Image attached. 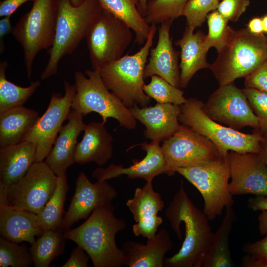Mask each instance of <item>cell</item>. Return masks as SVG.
I'll return each mask as SVG.
<instances>
[{
	"label": "cell",
	"instance_id": "cell-6",
	"mask_svg": "<svg viewBox=\"0 0 267 267\" xmlns=\"http://www.w3.org/2000/svg\"><path fill=\"white\" fill-rule=\"evenodd\" d=\"M204 104L196 98H186L179 106V123L207 138L221 155L231 151L240 153L260 152L264 135L259 131L254 130L252 134H246L223 126L207 115Z\"/></svg>",
	"mask_w": 267,
	"mask_h": 267
},
{
	"label": "cell",
	"instance_id": "cell-2",
	"mask_svg": "<svg viewBox=\"0 0 267 267\" xmlns=\"http://www.w3.org/2000/svg\"><path fill=\"white\" fill-rule=\"evenodd\" d=\"M112 203L98 208L80 226L63 233L88 254L94 267H121L125 259L116 243L117 233L125 229V220L117 218Z\"/></svg>",
	"mask_w": 267,
	"mask_h": 267
},
{
	"label": "cell",
	"instance_id": "cell-19",
	"mask_svg": "<svg viewBox=\"0 0 267 267\" xmlns=\"http://www.w3.org/2000/svg\"><path fill=\"white\" fill-rule=\"evenodd\" d=\"M172 20L165 21L158 29V40L155 47L149 51L148 61L145 66L144 79L157 75L173 86L180 88V53L173 46L170 37Z\"/></svg>",
	"mask_w": 267,
	"mask_h": 267
},
{
	"label": "cell",
	"instance_id": "cell-35",
	"mask_svg": "<svg viewBox=\"0 0 267 267\" xmlns=\"http://www.w3.org/2000/svg\"><path fill=\"white\" fill-rule=\"evenodd\" d=\"M32 264V256L27 246L20 245L0 237V267H29Z\"/></svg>",
	"mask_w": 267,
	"mask_h": 267
},
{
	"label": "cell",
	"instance_id": "cell-41",
	"mask_svg": "<svg viewBox=\"0 0 267 267\" xmlns=\"http://www.w3.org/2000/svg\"><path fill=\"white\" fill-rule=\"evenodd\" d=\"M244 78L245 88L254 89L267 93V60Z\"/></svg>",
	"mask_w": 267,
	"mask_h": 267
},
{
	"label": "cell",
	"instance_id": "cell-24",
	"mask_svg": "<svg viewBox=\"0 0 267 267\" xmlns=\"http://www.w3.org/2000/svg\"><path fill=\"white\" fill-rule=\"evenodd\" d=\"M186 26L182 36L175 42L180 48L179 63L180 88H185L194 75L200 70L209 68L207 52L204 47L205 34L202 31Z\"/></svg>",
	"mask_w": 267,
	"mask_h": 267
},
{
	"label": "cell",
	"instance_id": "cell-43",
	"mask_svg": "<svg viewBox=\"0 0 267 267\" xmlns=\"http://www.w3.org/2000/svg\"><path fill=\"white\" fill-rule=\"evenodd\" d=\"M33 0H2L0 3V16H11L23 3Z\"/></svg>",
	"mask_w": 267,
	"mask_h": 267
},
{
	"label": "cell",
	"instance_id": "cell-7",
	"mask_svg": "<svg viewBox=\"0 0 267 267\" xmlns=\"http://www.w3.org/2000/svg\"><path fill=\"white\" fill-rule=\"evenodd\" d=\"M87 77L80 71L75 73L76 92L71 109L83 116L91 112L98 114L105 124L108 118H114L121 126L132 130L136 126V120L130 108L112 93L104 84L99 71L87 70Z\"/></svg>",
	"mask_w": 267,
	"mask_h": 267
},
{
	"label": "cell",
	"instance_id": "cell-5",
	"mask_svg": "<svg viewBox=\"0 0 267 267\" xmlns=\"http://www.w3.org/2000/svg\"><path fill=\"white\" fill-rule=\"evenodd\" d=\"M156 30V24H151L148 37L137 52L123 55L98 70L106 87L129 108L147 106L151 102L143 89L144 71Z\"/></svg>",
	"mask_w": 267,
	"mask_h": 267
},
{
	"label": "cell",
	"instance_id": "cell-39",
	"mask_svg": "<svg viewBox=\"0 0 267 267\" xmlns=\"http://www.w3.org/2000/svg\"><path fill=\"white\" fill-rule=\"evenodd\" d=\"M246 255L242 260L243 267H267V232L262 239L245 243L242 248Z\"/></svg>",
	"mask_w": 267,
	"mask_h": 267
},
{
	"label": "cell",
	"instance_id": "cell-1",
	"mask_svg": "<svg viewBox=\"0 0 267 267\" xmlns=\"http://www.w3.org/2000/svg\"><path fill=\"white\" fill-rule=\"evenodd\" d=\"M173 230L179 240L183 223L185 237L179 251L165 258V267H201L211 244L214 233L209 219L191 201L181 182L180 187L165 211Z\"/></svg>",
	"mask_w": 267,
	"mask_h": 267
},
{
	"label": "cell",
	"instance_id": "cell-12",
	"mask_svg": "<svg viewBox=\"0 0 267 267\" xmlns=\"http://www.w3.org/2000/svg\"><path fill=\"white\" fill-rule=\"evenodd\" d=\"M57 176L43 162H34L25 175L8 186L7 205L36 214L53 195Z\"/></svg>",
	"mask_w": 267,
	"mask_h": 267
},
{
	"label": "cell",
	"instance_id": "cell-20",
	"mask_svg": "<svg viewBox=\"0 0 267 267\" xmlns=\"http://www.w3.org/2000/svg\"><path fill=\"white\" fill-rule=\"evenodd\" d=\"M83 115L71 110L68 122L62 126L44 163L57 176L66 175L67 169L75 163L78 137L86 124Z\"/></svg>",
	"mask_w": 267,
	"mask_h": 267
},
{
	"label": "cell",
	"instance_id": "cell-31",
	"mask_svg": "<svg viewBox=\"0 0 267 267\" xmlns=\"http://www.w3.org/2000/svg\"><path fill=\"white\" fill-rule=\"evenodd\" d=\"M63 231L45 230L29 248L35 267H48L64 252L65 239Z\"/></svg>",
	"mask_w": 267,
	"mask_h": 267
},
{
	"label": "cell",
	"instance_id": "cell-9",
	"mask_svg": "<svg viewBox=\"0 0 267 267\" xmlns=\"http://www.w3.org/2000/svg\"><path fill=\"white\" fill-rule=\"evenodd\" d=\"M228 154L202 164L176 170L201 193L204 200L203 212L209 221L222 215L224 208L233 206L234 203L228 189Z\"/></svg>",
	"mask_w": 267,
	"mask_h": 267
},
{
	"label": "cell",
	"instance_id": "cell-32",
	"mask_svg": "<svg viewBox=\"0 0 267 267\" xmlns=\"http://www.w3.org/2000/svg\"><path fill=\"white\" fill-rule=\"evenodd\" d=\"M8 64L0 63V113L12 108L23 105L33 95L41 83L37 80L27 87H21L7 80L6 70Z\"/></svg>",
	"mask_w": 267,
	"mask_h": 267
},
{
	"label": "cell",
	"instance_id": "cell-30",
	"mask_svg": "<svg viewBox=\"0 0 267 267\" xmlns=\"http://www.w3.org/2000/svg\"><path fill=\"white\" fill-rule=\"evenodd\" d=\"M68 190L66 175L57 176L53 195L43 209L37 214V225L44 230L63 231L64 207Z\"/></svg>",
	"mask_w": 267,
	"mask_h": 267
},
{
	"label": "cell",
	"instance_id": "cell-13",
	"mask_svg": "<svg viewBox=\"0 0 267 267\" xmlns=\"http://www.w3.org/2000/svg\"><path fill=\"white\" fill-rule=\"evenodd\" d=\"M64 87V95L52 93L46 111L22 141L31 142L35 145V162H43L47 157L71 111L76 86L65 81Z\"/></svg>",
	"mask_w": 267,
	"mask_h": 267
},
{
	"label": "cell",
	"instance_id": "cell-17",
	"mask_svg": "<svg viewBox=\"0 0 267 267\" xmlns=\"http://www.w3.org/2000/svg\"><path fill=\"white\" fill-rule=\"evenodd\" d=\"M152 181L137 187L133 197L126 202L136 222L132 226L134 234L147 239L154 237L162 224L163 219L158 214L165 206L161 195L154 190Z\"/></svg>",
	"mask_w": 267,
	"mask_h": 267
},
{
	"label": "cell",
	"instance_id": "cell-22",
	"mask_svg": "<svg viewBox=\"0 0 267 267\" xmlns=\"http://www.w3.org/2000/svg\"><path fill=\"white\" fill-rule=\"evenodd\" d=\"M173 246L168 231L165 228L144 244L129 240L122 246L125 259L123 266L128 267H163L165 255Z\"/></svg>",
	"mask_w": 267,
	"mask_h": 267
},
{
	"label": "cell",
	"instance_id": "cell-49",
	"mask_svg": "<svg viewBox=\"0 0 267 267\" xmlns=\"http://www.w3.org/2000/svg\"><path fill=\"white\" fill-rule=\"evenodd\" d=\"M149 0H139L138 8L141 14L144 17L147 5Z\"/></svg>",
	"mask_w": 267,
	"mask_h": 267
},
{
	"label": "cell",
	"instance_id": "cell-40",
	"mask_svg": "<svg viewBox=\"0 0 267 267\" xmlns=\"http://www.w3.org/2000/svg\"><path fill=\"white\" fill-rule=\"evenodd\" d=\"M250 0H220L217 10L228 22H237L245 12Z\"/></svg>",
	"mask_w": 267,
	"mask_h": 267
},
{
	"label": "cell",
	"instance_id": "cell-51",
	"mask_svg": "<svg viewBox=\"0 0 267 267\" xmlns=\"http://www.w3.org/2000/svg\"><path fill=\"white\" fill-rule=\"evenodd\" d=\"M71 3L74 6H78L81 4L85 0H70Z\"/></svg>",
	"mask_w": 267,
	"mask_h": 267
},
{
	"label": "cell",
	"instance_id": "cell-14",
	"mask_svg": "<svg viewBox=\"0 0 267 267\" xmlns=\"http://www.w3.org/2000/svg\"><path fill=\"white\" fill-rule=\"evenodd\" d=\"M204 110L213 120L238 131L246 127L254 129L259 127L242 89L234 83L219 86L204 103Z\"/></svg>",
	"mask_w": 267,
	"mask_h": 267
},
{
	"label": "cell",
	"instance_id": "cell-15",
	"mask_svg": "<svg viewBox=\"0 0 267 267\" xmlns=\"http://www.w3.org/2000/svg\"><path fill=\"white\" fill-rule=\"evenodd\" d=\"M117 195L116 189L107 180L92 183L84 172H81L76 180L74 194L64 216V230L88 218L98 208L112 203Z\"/></svg>",
	"mask_w": 267,
	"mask_h": 267
},
{
	"label": "cell",
	"instance_id": "cell-37",
	"mask_svg": "<svg viewBox=\"0 0 267 267\" xmlns=\"http://www.w3.org/2000/svg\"><path fill=\"white\" fill-rule=\"evenodd\" d=\"M218 0H188L181 16L186 18V26L195 30L201 27L211 12L217 10Z\"/></svg>",
	"mask_w": 267,
	"mask_h": 267
},
{
	"label": "cell",
	"instance_id": "cell-26",
	"mask_svg": "<svg viewBox=\"0 0 267 267\" xmlns=\"http://www.w3.org/2000/svg\"><path fill=\"white\" fill-rule=\"evenodd\" d=\"M36 148L29 141L0 147V182L6 186L22 178L35 162Z\"/></svg>",
	"mask_w": 267,
	"mask_h": 267
},
{
	"label": "cell",
	"instance_id": "cell-18",
	"mask_svg": "<svg viewBox=\"0 0 267 267\" xmlns=\"http://www.w3.org/2000/svg\"><path fill=\"white\" fill-rule=\"evenodd\" d=\"M140 145L141 149L146 152L142 160L133 159V164L128 167L111 164L105 168H97L93 171L91 176L97 180H107L125 175L129 178H142L148 181L165 174L166 162L160 142H144Z\"/></svg>",
	"mask_w": 267,
	"mask_h": 267
},
{
	"label": "cell",
	"instance_id": "cell-16",
	"mask_svg": "<svg viewBox=\"0 0 267 267\" xmlns=\"http://www.w3.org/2000/svg\"><path fill=\"white\" fill-rule=\"evenodd\" d=\"M230 181L232 195L254 194L267 197V166L259 153L229 151Z\"/></svg>",
	"mask_w": 267,
	"mask_h": 267
},
{
	"label": "cell",
	"instance_id": "cell-47",
	"mask_svg": "<svg viewBox=\"0 0 267 267\" xmlns=\"http://www.w3.org/2000/svg\"><path fill=\"white\" fill-rule=\"evenodd\" d=\"M8 186L0 182V207L7 205Z\"/></svg>",
	"mask_w": 267,
	"mask_h": 267
},
{
	"label": "cell",
	"instance_id": "cell-52",
	"mask_svg": "<svg viewBox=\"0 0 267 267\" xmlns=\"http://www.w3.org/2000/svg\"><path fill=\"white\" fill-rule=\"evenodd\" d=\"M219 1H220V0H218Z\"/></svg>",
	"mask_w": 267,
	"mask_h": 267
},
{
	"label": "cell",
	"instance_id": "cell-46",
	"mask_svg": "<svg viewBox=\"0 0 267 267\" xmlns=\"http://www.w3.org/2000/svg\"><path fill=\"white\" fill-rule=\"evenodd\" d=\"M249 31L255 35L264 34L262 17H254L249 20L247 27Z\"/></svg>",
	"mask_w": 267,
	"mask_h": 267
},
{
	"label": "cell",
	"instance_id": "cell-38",
	"mask_svg": "<svg viewBox=\"0 0 267 267\" xmlns=\"http://www.w3.org/2000/svg\"><path fill=\"white\" fill-rule=\"evenodd\" d=\"M249 105L258 119V129L263 135L267 134V93L252 88L242 89Z\"/></svg>",
	"mask_w": 267,
	"mask_h": 267
},
{
	"label": "cell",
	"instance_id": "cell-27",
	"mask_svg": "<svg viewBox=\"0 0 267 267\" xmlns=\"http://www.w3.org/2000/svg\"><path fill=\"white\" fill-rule=\"evenodd\" d=\"M39 117L38 112L23 105L0 113V146L21 142Z\"/></svg>",
	"mask_w": 267,
	"mask_h": 267
},
{
	"label": "cell",
	"instance_id": "cell-50",
	"mask_svg": "<svg viewBox=\"0 0 267 267\" xmlns=\"http://www.w3.org/2000/svg\"><path fill=\"white\" fill-rule=\"evenodd\" d=\"M262 20L264 33L267 34V14L262 17Z\"/></svg>",
	"mask_w": 267,
	"mask_h": 267
},
{
	"label": "cell",
	"instance_id": "cell-44",
	"mask_svg": "<svg viewBox=\"0 0 267 267\" xmlns=\"http://www.w3.org/2000/svg\"><path fill=\"white\" fill-rule=\"evenodd\" d=\"M11 16L2 17L0 20V50L2 54L4 50L3 44L4 37L9 34H12L13 27L10 22Z\"/></svg>",
	"mask_w": 267,
	"mask_h": 267
},
{
	"label": "cell",
	"instance_id": "cell-8",
	"mask_svg": "<svg viewBox=\"0 0 267 267\" xmlns=\"http://www.w3.org/2000/svg\"><path fill=\"white\" fill-rule=\"evenodd\" d=\"M31 9L13 27L12 34L23 51L28 78L38 53L50 48L54 39L57 19L56 0H33Z\"/></svg>",
	"mask_w": 267,
	"mask_h": 267
},
{
	"label": "cell",
	"instance_id": "cell-23",
	"mask_svg": "<svg viewBox=\"0 0 267 267\" xmlns=\"http://www.w3.org/2000/svg\"><path fill=\"white\" fill-rule=\"evenodd\" d=\"M102 122L86 125L80 142H78L75 162L81 165L93 162L103 166L112 157L113 138Z\"/></svg>",
	"mask_w": 267,
	"mask_h": 267
},
{
	"label": "cell",
	"instance_id": "cell-10",
	"mask_svg": "<svg viewBox=\"0 0 267 267\" xmlns=\"http://www.w3.org/2000/svg\"><path fill=\"white\" fill-rule=\"evenodd\" d=\"M86 38L92 69L99 70L122 57L133 38L127 24L102 9Z\"/></svg>",
	"mask_w": 267,
	"mask_h": 267
},
{
	"label": "cell",
	"instance_id": "cell-3",
	"mask_svg": "<svg viewBox=\"0 0 267 267\" xmlns=\"http://www.w3.org/2000/svg\"><path fill=\"white\" fill-rule=\"evenodd\" d=\"M57 19L52 46L48 49L49 58L42 73V80L57 73L60 60L71 54L87 36L102 10L98 0H85L73 5L70 0H56Z\"/></svg>",
	"mask_w": 267,
	"mask_h": 267
},
{
	"label": "cell",
	"instance_id": "cell-25",
	"mask_svg": "<svg viewBox=\"0 0 267 267\" xmlns=\"http://www.w3.org/2000/svg\"><path fill=\"white\" fill-rule=\"evenodd\" d=\"M44 230L37 223V214L8 205L0 207V234L9 241L30 244L35 237L41 236Z\"/></svg>",
	"mask_w": 267,
	"mask_h": 267
},
{
	"label": "cell",
	"instance_id": "cell-34",
	"mask_svg": "<svg viewBox=\"0 0 267 267\" xmlns=\"http://www.w3.org/2000/svg\"><path fill=\"white\" fill-rule=\"evenodd\" d=\"M143 89L149 97L155 99L157 103L180 106L186 100L183 96V91L180 88L173 86L157 75L151 76L150 83L144 84Z\"/></svg>",
	"mask_w": 267,
	"mask_h": 267
},
{
	"label": "cell",
	"instance_id": "cell-21",
	"mask_svg": "<svg viewBox=\"0 0 267 267\" xmlns=\"http://www.w3.org/2000/svg\"><path fill=\"white\" fill-rule=\"evenodd\" d=\"M130 109L136 120L144 125V137L151 141L163 142L180 127L179 105L157 103L153 106L136 105Z\"/></svg>",
	"mask_w": 267,
	"mask_h": 267
},
{
	"label": "cell",
	"instance_id": "cell-29",
	"mask_svg": "<svg viewBox=\"0 0 267 267\" xmlns=\"http://www.w3.org/2000/svg\"><path fill=\"white\" fill-rule=\"evenodd\" d=\"M106 10L127 24L135 34L134 42L142 45L146 42L150 26L139 12V0H98Z\"/></svg>",
	"mask_w": 267,
	"mask_h": 267
},
{
	"label": "cell",
	"instance_id": "cell-42",
	"mask_svg": "<svg viewBox=\"0 0 267 267\" xmlns=\"http://www.w3.org/2000/svg\"><path fill=\"white\" fill-rule=\"evenodd\" d=\"M89 257L86 252L77 245L72 251L67 261L62 267H87Z\"/></svg>",
	"mask_w": 267,
	"mask_h": 267
},
{
	"label": "cell",
	"instance_id": "cell-36",
	"mask_svg": "<svg viewBox=\"0 0 267 267\" xmlns=\"http://www.w3.org/2000/svg\"><path fill=\"white\" fill-rule=\"evenodd\" d=\"M208 31L204 39V47L207 52L214 47L218 51L226 43L231 27L228 21L217 10L210 12L206 18Z\"/></svg>",
	"mask_w": 267,
	"mask_h": 267
},
{
	"label": "cell",
	"instance_id": "cell-4",
	"mask_svg": "<svg viewBox=\"0 0 267 267\" xmlns=\"http://www.w3.org/2000/svg\"><path fill=\"white\" fill-rule=\"evenodd\" d=\"M217 53L209 69L219 86L234 83L267 60V37L252 34L247 28H231L226 43Z\"/></svg>",
	"mask_w": 267,
	"mask_h": 267
},
{
	"label": "cell",
	"instance_id": "cell-45",
	"mask_svg": "<svg viewBox=\"0 0 267 267\" xmlns=\"http://www.w3.org/2000/svg\"><path fill=\"white\" fill-rule=\"evenodd\" d=\"M248 206L254 211L261 210L267 212V197L256 196L248 200Z\"/></svg>",
	"mask_w": 267,
	"mask_h": 267
},
{
	"label": "cell",
	"instance_id": "cell-33",
	"mask_svg": "<svg viewBox=\"0 0 267 267\" xmlns=\"http://www.w3.org/2000/svg\"><path fill=\"white\" fill-rule=\"evenodd\" d=\"M188 0H149L144 16L148 24H161L181 16Z\"/></svg>",
	"mask_w": 267,
	"mask_h": 267
},
{
	"label": "cell",
	"instance_id": "cell-28",
	"mask_svg": "<svg viewBox=\"0 0 267 267\" xmlns=\"http://www.w3.org/2000/svg\"><path fill=\"white\" fill-rule=\"evenodd\" d=\"M236 215L233 206L225 208V214L218 229L214 233L212 241L204 259L203 267H231L234 266L229 248V235Z\"/></svg>",
	"mask_w": 267,
	"mask_h": 267
},
{
	"label": "cell",
	"instance_id": "cell-11",
	"mask_svg": "<svg viewBox=\"0 0 267 267\" xmlns=\"http://www.w3.org/2000/svg\"><path fill=\"white\" fill-rule=\"evenodd\" d=\"M161 147L166 162L165 174L169 176L178 168L202 164L222 156L210 140L182 124Z\"/></svg>",
	"mask_w": 267,
	"mask_h": 267
},
{
	"label": "cell",
	"instance_id": "cell-48",
	"mask_svg": "<svg viewBox=\"0 0 267 267\" xmlns=\"http://www.w3.org/2000/svg\"><path fill=\"white\" fill-rule=\"evenodd\" d=\"M264 135V139L261 144V150L259 154L267 166V134Z\"/></svg>",
	"mask_w": 267,
	"mask_h": 267
}]
</instances>
